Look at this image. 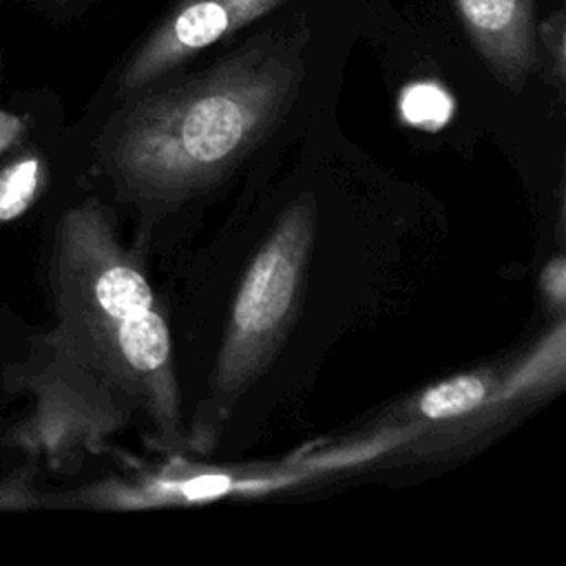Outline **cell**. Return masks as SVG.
Listing matches in <instances>:
<instances>
[{
  "label": "cell",
  "mask_w": 566,
  "mask_h": 566,
  "mask_svg": "<svg viewBox=\"0 0 566 566\" xmlns=\"http://www.w3.org/2000/svg\"><path fill=\"white\" fill-rule=\"evenodd\" d=\"M283 0H181L137 46L119 75V93L130 95L199 51L265 15Z\"/></svg>",
  "instance_id": "cell-5"
},
{
  "label": "cell",
  "mask_w": 566,
  "mask_h": 566,
  "mask_svg": "<svg viewBox=\"0 0 566 566\" xmlns=\"http://www.w3.org/2000/svg\"><path fill=\"white\" fill-rule=\"evenodd\" d=\"M0 509H29L35 506V493L29 489V478L13 475L0 484Z\"/></svg>",
  "instance_id": "cell-11"
},
{
  "label": "cell",
  "mask_w": 566,
  "mask_h": 566,
  "mask_svg": "<svg viewBox=\"0 0 566 566\" xmlns=\"http://www.w3.org/2000/svg\"><path fill=\"white\" fill-rule=\"evenodd\" d=\"M46 184V166L38 155H22L0 170V223L27 212Z\"/></svg>",
  "instance_id": "cell-7"
},
{
  "label": "cell",
  "mask_w": 566,
  "mask_h": 566,
  "mask_svg": "<svg viewBox=\"0 0 566 566\" xmlns=\"http://www.w3.org/2000/svg\"><path fill=\"white\" fill-rule=\"evenodd\" d=\"M566 325L555 327L515 360L444 378L398 411L407 458L422 462L473 453L524 411L564 387Z\"/></svg>",
  "instance_id": "cell-4"
},
{
  "label": "cell",
  "mask_w": 566,
  "mask_h": 566,
  "mask_svg": "<svg viewBox=\"0 0 566 566\" xmlns=\"http://www.w3.org/2000/svg\"><path fill=\"white\" fill-rule=\"evenodd\" d=\"M55 2H60V4H73V2H82V0H55Z\"/></svg>",
  "instance_id": "cell-13"
},
{
  "label": "cell",
  "mask_w": 566,
  "mask_h": 566,
  "mask_svg": "<svg viewBox=\"0 0 566 566\" xmlns=\"http://www.w3.org/2000/svg\"><path fill=\"white\" fill-rule=\"evenodd\" d=\"M314 232V199H296L252 256L237 290L206 394L186 431L190 449L210 453L217 447L237 402L281 349L301 305Z\"/></svg>",
  "instance_id": "cell-3"
},
{
  "label": "cell",
  "mask_w": 566,
  "mask_h": 566,
  "mask_svg": "<svg viewBox=\"0 0 566 566\" xmlns=\"http://www.w3.org/2000/svg\"><path fill=\"white\" fill-rule=\"evenodd\" d=\"M51 283L57 323L44 340L29 444L60 464L137 424L164 451L186 447L168 323L142 261L95 199L60 219Z\"/></svg>",
  "instance_id": "cell-1"
},
{
  "label": "cell",
  "mask_w": 566,
  "mask_h": 566,
  "mask_svg": "<svg viewBox=\"0 0 566 566\" xmlns=\"http://www.w3.org/2000/svg\"><path fill=\"white\" fill-rule=\"evenodd\" d=\"M27 130V119L9 113V111H0V155H4L11 146L18 144V139L24 135Z\"/></svg>",
  "instance_id": "cell-12"
},
{
  "label": "cell",
  "mask_w": 566,
  "mask_h": 566,
  "mask_svg": "<svg viewBox=\"0 0 566 566\" xmlns=\"http://www.w3.org/2000/svg\"><path fill=\"white\" fill-rule=\"evenodd\" d=\"M493 75L520 91L537 64L535 0H451Z\"/></svg>",
  "instance_id": "cell-6"
},
{
  "label": "cell",
  "mask_w": 566,
  "mask_h": 566,
  "mask_svg": "<svg viewBox=\"0 0 566 566\" xmlns=\"http://www.w3.org/2000/svg\"><path fill=\"white\" fill-rule=\"evenodd\" d=\"M542 294L546 303H551L557 312L564 310L566 303V261L564 256H555L553 261L546 263L542 272Z\"/></svg>",
  "instance_id": "cell-10"
},
{
  "label": "cell",
  "mask_w": 566,
  "mask_h": 566,
  "mask_svg": "<svg viewBox=\"0 0 566 566\" xmlns=\"http://www.w3.org/2000/svg\"><path fill=\"white\" fill-rule=\"evenodd\" d=\"M305 44V27L261 33L201 73L135 99L102 142L119 192L159 214L217 184L298 97Z\"/></svg>",
  "instance_id": "cell-2"
},
{
  "label": "cell",
  "mask_w": 566,
  "mask_h": 566,
  "mask_svg": "<svg viewBox=\"0 0 566 566\" xmlns=\"http://www.w3.org/2000/svg\"><path fill=\"white\" fill-rule=\"evenodd\" d=\"M451 113L449 97L436 86H413L402 97V117L413 126L436 128Z\"/></svg>",
  "instance_id": "cell-8"
},
{
  "label": "cell",
  "mask_w": 566,
  "mask_h": 566,
  "mask_svg": "<svg viewBox=\"0 0 566 566\" xmlns=\"http://www.w3.org/2000/svg\"><path fill=\"white\" fill-rule=\"evenodd\" d=\"M537 31V42H544L548 55H553L555 77L562 84L564 82V13L557 11L551 20H544Z\"/></svg>",
  "instance_id": "cell-9"
}]
</instances>
